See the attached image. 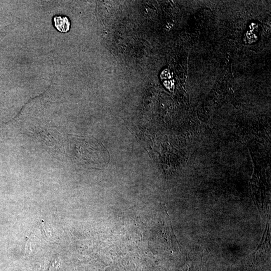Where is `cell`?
Listing matches in <instances>:
<instances>
[{
    "mask_svg": "<svg viewBox=\"0 0 271 271\" xmlns=\"http://www.w3.org/2000/svg\"><path fill=\"white\" fill-rule=\"evenodd\" d=\"M54 26L61 33H67L70 30V21L67 17L61 15L54 16L53 19Z\"/></svg>",
    "mask_w": 271,
    "mask_h": 271,
    "instance_id": "cell-1",
    "label": "cell"
}]
</instances>
